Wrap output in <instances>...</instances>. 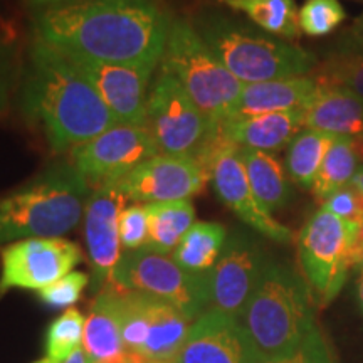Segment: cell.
<instances>
[{
	"label": "cell",
	"mask_w": 363,
	"mask_h": 363,
	"mask_svg": "<svg viewBox=\"0 0 363 363\" xmlns=\"http://www.w3.org/2000/svg\"><path fill=\"white\" fill-rule=\"evenodd\" d=\"M162 0H88L34 11L33 39L113 65L158 66L172 24Z\"/></svg>",
	"instance_id": "obj_1"
},
{
	"label": "cell",
	"mask_w": 363,
	"mask_h": 363,
	"mask_svg": "<svg viewBox=\"0 0 363 363\" xmlns=\"http://www.w3.org/2000/svg\"><path fill=\"white\" fill-rule=\"evenodd\" d=\"M19 106L54 152H71L120 125L98 91L65 54L38 39L30 43L22 66Z\"/></svg>",
	"instance_id": "obj_2"
},
{
	"label": "cell",
	"mask_w": 363,
	"mask_h": 363,
	"mask_svg": "<svg viewBox=\"0 0 363 363\" xmlns=\"http://www.w3.org/2000/svg\"><path fill=\"white\" fill-rule=\"evenodd\" d=\"M306 281L283 262H267L239 321L261 362L291 358L321 337Z\"/></svg>",
	"instance_id": "obj_3"
},
{
	"label": "cell",
	"mask_w": 363,
	"mask_h": 363,
	"mask_svg": "<svg viewBox=\"0 0 363 363\" xmlns=\"http://www.w3.org/2000/svg\"><path fill=\"white\" fill-rule=\"evenodd\" d=\"M93 187L71 162H57L0 197V246L62 238L79 224Z\"/></svg>",
	"instance_id": "obj_4"
},
{
	"label": "cell",
	"mask_w": 363,
	"mask_h": 363,
	"mask_svg": "<svg viewBox=\"0 0 363 363\" xmlns=\"http://www.w3.org/2000/svg\"><path fill=\"white\" fill-rule=\"evenodd\" d=\"M192 24L222 65L244 84L308 76L320 65L315 54L301 45L254 29L220 11L206 9Z\"/></svg>",
	"instance_id": "obj_5"
},
{
	"label": "cell",
	"mask_w": 363,
	"mask_h": 363,
	"mask_svg": "<svg viewBox=\"0 0 363 363\" xmlns=\"http://www.w3.org/2000/svg\"><path fill=\"white\" fill-rule=\"evenodd\" d=\"M160 65L184 86L212 125H220L233 115L244 83L203 43L192 21L172 19Z\"/></svg>",
	"instance_id": "obj_6"
},
{
	"label": "cell",
	"mask_w": 363,
	"mask_h": 363,
	"mask_svg": "<svg viewBox=\"0 0 363 363\" xmlns=\"http://www.w3.org/2000/svg\"><path fill=\"white\" fill-rule=\"evenodd\" d=\"M108 284L115 293L125 352L142 355L150 363L174 362L194 321L160 298Z\"/></svg>",
	"instance_id": "obj_7"
},
{
	"label": "cell",
	"mask_w": 363,
	"mask_h": 363,
	"mask_svg": "<svg viewBox=\"0 0 363 363\" xmlns=\"http://www.w3.org/2000/svg\"><path fill=\"white\" fill-rule=\"evenodd\" d=\"M355 222L340 219L323 207L305 222L298 235V257L313 301L326 306L342 291L353 264Z\"/></svg>",
	"instance_id": "obj_8"
},
{
	"label": "cell",
	"mask_w": 363,
	"mask_h": 363,
	"mask_svg": "<svg viewBox=\"0 0 363 363\" xmlns=\"http://www.w3.org/2000/svg\"><path fill=\"white\" fill-rule=\"evenodd\" d=\"M118 288L150 294L170 303L195 321L208 308L206 274H194L177 264L174 257L147 249L121 254L111 276Z\"/></svg>",
	"instance_id": "obj_9"
},
{
	"label": "cell",
	"mask_w": 363,
	"mask_h": 363,
	"mask_svg": "<svg viewBox=\"0 0 363 363\" xmlns=\"http://www.w3.org/2000/svg\"><path fill=\"white\" fill-rule=\"evenodd\" d=\"M143 126L162 155L192 157L216 125L199 110L184 86L160 67L150 86Z\"/></svg>",
	"instance_id": "obj_10"
},
{
	"label": "cell",
	"mask_w": 363,
	"mask_h": 363,
	"mask_svg": "<svg viewBox=\"0 0 363 363\" xmlns=\"http://www.w3.org/2000/svg\"><path fill=\"white\" fill-rule=\"evenodd\" d=\"M0 259V294L11 289L40 291L81 264L83 251L62 238H34L7 244Z\"/></svg>",
	"instance_id": "obj_11"
},
{
	"label": "cell",
	"mask_w": 363,
	"mask_h": 363,
	"mask_svg": "<svg viewBox=\"0 0 363 363\" xmlns=\"http://www.w3.org/2000/svg\"><path fill=\"white\" fill-rule=\"evenodd\" d=\"M162 155L145 126L115 125L93 140L71 150V163L91 187L118 182L150 158Z\"/></svg>",
	"instance_id": "obj_12"
},
{
	"label": "cell",
	"mask_w": 363,
	"mask_h": 363,
	"mask_svg": "<svg viewBox=\"0 0 363 363\" xmlns=\"http://www.w3.org/2000/svg\"><path fill=\"white\" fill-rule=\"evenodd\" d=\"M269 257L251 235L227 238L220 257L207 272L208 310L240 318L262 278Z\"/></svg>",
	"instance_id": "obj_13"
},
{
	"label": "cell",
	"mask_w": 363,
	"mask_h": 363,
	"mask_svg": "<svg viewBox=\"0 0 363 363\" xmlns=\"http://www.w3.org/2000/svg\"><path fill=\"white\" fill-rule=\"evenodd\" d=\"M59 51V49H57ZM83 78L98 91L120 125H145L147 98L157 66L113 65L76 52L61 51Z\"/></svg>",
	"instance_id": "obj_14"
},
{
	"label": "cell",
	"mask_w": 363,
	"mask_h": 363,
	"mask_svg": "<svg viewBox=\"0 0 363 363\" xmlns=\"http://www.w3.org/2000/svg\"><path fill=\"white\" fill-rule=\"evenodd\" d=\"M208 182L211 174L195 157L158 155L113 184L126 201L153 203L190 201L206 190Z\"/></svg>",
	"instance_id": "obj_15"
},
{
	"label": "cell",
	"mask_w": 363,
	"mask_h": 363,
	"mask_svg": "<svg viewBox=\"0 0 363 363\" xmlns=\"http://www.w3.org/2000/svg\"><path fill=\"white\" fill-rule=\"evenodd\" d=\"M126 197L113 182L94 187L84 208V238L91 262V286L94 291L111 281L113 271L121 259L120 216Z\"/></svg>",
	"instance_id": "obj_16"
},
{
	"label": "cell",
	"mask_w": 363,
	"mask_h": 363,
	"mask_svg": "<svg viewBox=\"0 0 363 363\" xmlns=\"http://www.w3.org/2000/svg\"><path fill=\"white\" fill-rule=\"evenodd\" d=\"M172 363H261L238 318L207 310L190 325Z\"/></svg>",
	"instance_id": "obj_17"
},
{
	"label": "cell",
	"mask_w": 363,
	"mask_h": 363,
	"mask_svg": "<svg viewBox=\"0 0 363 363\" xmlns=\"http://www.w3.org/2000/svg\"><path fill=\"white\" fill-rule=\"evenodd\" d=\"M211 182L217 197L225 203L244 224L251 229L274 240L288 244L293 240V233L288 227L279 224L269 212L264 211L254 197L249 185L246 170L239 157V148L229 143L217 153L211 169Z\"/></svg>",
	"instance_id": "obj_18"
},
{
	"label": "cell",
	"mask_w": 363,
	"mask_h": 363,
	"mask_svg": "<svg viewBox=\"0 0 363 363\" xmlns=\"http://www.w3.org/2000/svg\"><path fill=\"white\" fill-rule=\"evenodd\" d=\"M303 128H305L303 110L229 118L219 125L224 138L238 148H252L271 153L288 147Z\"/></svg>",
	"instance_id": "obj_19"
},
{
	"label": "cell",
	"mask_w": 363,
	"mask_h": 363,
	"mask_svg": "<svg viewBox=\"0 0 363 363\" xmlns=\"http://www.w3.org/2000/svg\"><path fill=\"white\" fill-rule=\"evenodd\" d=\"M303 111L306 128L363 138V99L350 91L318 81L316 93Z\"/></svg>",
	"instance_id": "obj_20"
},
{
	"label": "cell",
	"mask_w": 363,
	"mask_h": 363,
	"mask_svg": "<svg viewBox=\"0 0 363 363\" xmlns=\"http://www.w3.org/2000/svg\"><path fill=\"white\" fill-rule=\"evenodd\" d=\"M316 89L318 79L313 74L244 84L242 93L229 118L303 110Z\"/></svg>",
	"instance_id": "obj_21"
},
{
	"label": "cell",
	"mask_w": 363,
	"mask_h": 363,
	"mask_svg": "<svg viewBox=\"0 0 363 363\" xmlns=\"http://www.w3.org/2000/svg\"><path fill=\"white\" fill-rule=\"evenodd\" d=\"M239 157L242 160L254 197L257 199L264 211L272 214L291 201V182L288 179L284 163L279 160L276 153L239 148Z\"/></svg>",
	"instance_id": "obj_22"
},
{
	"label": "cell",
	"mask_w": 363,
	"mask_h": 363,
	"mask_svg": "<svg viewBox=\"0 0 363 363\" xmlns=\"http://www.w3.org/2000/svg\"><path fill=\"white\" fill-rule=\"evenodd\" d=\"M83 350L91 363L110 360L125 352L120 320L116 315L115 293L110 284L98 293L89 316L86 318Z\"/></svg>",
	"instance_id": "obj_23"
},
{
	"label": "cell",
	"mask_w": 363,
	"mask_h": 363,
	"mask_svg": "<svg viewBox=\"0 0 363 363\" xmlns=\"http://www.w3.org/2000/svg\"><path fill=\"white\" fill-rule=\"evenodd\" d=\"M148 239L143 249L158 254L174 252L194 225L195 208L190 201L147 203Z\"/></svg>",
	"instance_id": "obj_24"
},
{
	"label": "cell",
	"mask_w": 363,
	"mask_h": 363,
	"mask_svg": "<svg viewBox=\"0 0 363 363\" xmlns=\"http://www.w3.org/2000/svg\"><path fill=\"white\" fill-rule=\"evenodd\" d=\"M363 167V138L337 136L331 143L311 192L318 202H325L340 189L350 185Z\"/></svg>",
	"instance_id": "obj_25"
},
{
	"label": "cell",
	"mask_w": 363,
	"mask_h": 363,
	"mask_svg": "<svg viewBox=\"0 0 363 363\" xmlns=\"http://www.w3.org/2000/svg\"><path fill=\"white\" fill-rule=\"evenodd\" d=\"M225 240L227 230L219 222H194L172 257L182 269L194 274H206L216 266Z\"/></svg>",
	"instance_id": "obj_26"
},
{
	"label": "cell",
	"mask_w": 363,
	"mask_h": 363,
	"mask_svg": "<svg viewBox=\"0 0 363 363\" xmlns=\"http://www.w3.org/2000/svg\"><path fill=\"white\" fill-rule=\"evenodd\" d=\"M217 2L244 13L266 34L289 43L301 38L296 0H217Z\"/></svg>",
	"instance_id": "obj_27"
},
{
	"label": "cell",
	"mask_w": 363,
	"mask_h": 363,
	"mask_svg": "<svg viewBox=\"0 0 363 363\" xmlns=\"http://www.w3.org/2000/svg\"><path fill=\"white\" fill-rule=\"evenodd\" d=\"M337 136L316 130H301L288 145L286 172L289 179L303 190H311L320 174L326 152Z\"/></svg>",
	"instance_id": "obj_28"
},
{
	"label": "cell",
	"mask_w": 363,
	"mask_h": 363,
	"mask_svg": "<svg viewBox=\"0 0 363 363\" xmlns=\"http://www.w3.org/2000/svg\"><path fill=\"white\" fill-rule=\"evenodd\" d=\"M313 76L321 83L343 88L363 99V52L345 48L333 52L321 65H318Z\"/></svg>",
	"instance_id": "obj_29"
},
{
	"label": "cell",
	"mask_w": 363,
	"mask_h": 363,
	"mask_svg": "<svg viewBox=\"0 0 363 363\" xmlns=\"http://www.w3.org/2000/svg\"><path fill=\"white\" fill-rule=\"evenodd\" d=\"M84 316L76 308H67L45 331L44 357L56 363H65L83 343Z\"/></svg>",
	"instance_id": "obj_30"
},
{
	"label": "cell",
	"mask_w": 363,
	"mask_h": 363,
	"mask_svg": "<svg viewBox=\"0 0 363 363\" xmlns=\"http://www.w3.org/2000/svg\"><path fill=\"white\" fill-rule=\"evenodd\" d=\"M347 19V12L338 0H306L299 9L301 33L320 38L333 33Z\"/></svg>",
	"instance_id": "obj_31"
},
{
	"label": "cell",
	"mask_w": 363,
	"mask_h": 363,
	"mask_svg": "<svg viewBox=\"0 0 363 363\" xmlns=\"http://www.w3.org/2000/svg\"><path fill=\"white\" fill-rule=\"evenodd\" d=\"M89 283L91 278L86 272H69L65 278L56 281L48 288L40 289L39 298L49 308H71L79 301L81 294H83L86 286Z\"/></svg>",
	"instance_id": "obj_32"
},
{
	"label": "cell",
	"mask_w": 363,
	"mask_h": 363,
	"mask_svg": "<svg viewBox=\"0 0 363 363\" xmlns=\"http://www.w3.org/2000/svg\"><path fill=\"white\" fill-rule=\"evenodd\" d=\"M148 239L147 206L133 203L125 207L120 216V240L126 251L142 249Z\"/></svg>",
	"instance_id": "obj_33"
},
{
	"label": "cell",
	"mask_w": 363,
	"mask_h": 363,
	"mask_svg": "<svg viewBox=\"0 0 363 363\" xmlns=\"http://www.w3.org/2000/svg\"><path fill=\"white\" fill-rule=\"evenodd\" d=\"M22 66L16 45L0 40V111L7 110L17 83H21Z\"/></svg>",
	"instance_id": "obj_34"
},
{
	"label": "cell",
	"mask_w": 363,
	"mask_h": 363,
	"mask_svg": "<svg viewBox=\"0 0 363 363\" xmlns=\"http://www.w3.org/2000/svg\"><path fill=\"white\" fill-rule=\"evenodd\" d=\"M325 211L331 212L340 219L347 222H355V224H363V206L360 197L350 185L340 189L331 197L323 202Z\"/></svg>",
	"instance_id": "obj_35"
},
{
	"label": "cell",
	"mask_w": 363,
	"mask_h": 363,
	"mask_svg": "<svg viewBox=\"0 0 363 363\" xmlns=\"http://www.w3.org/2000/svg\"><path fill=\"white\" fill-rule=\"evenodd\" d=\"M261 363H331V360L328 357V350H326L325 347L323 337H320L291 358H284V360H269Z\"/></svg>",
	"instance_id": "obj_36"
},
{
	"label": "cell",
	"mask_w": 363,
	"mask_h": 363,
	"mask_svg": "<svg viewBox=\"0 0 363 363\" xmlns=\"http://www.w3.org/2000/svg\"><path fill=\"white\" fill-rule=\"evenodd\" d=\"M345 39H347V45L345 48L357 49V51L363 52V12L348 27V30L345 33Z\"/></svg>",
	"instance_id": "obj_37"
},
{
	"label": "cell",
	"mask_w": 363,
	"mask_h": 363,
	"mask_svg": "<svg viewBox=\"0 0 363 363\" xmlns=\"http://www.w3.org/2000/svg\"><path fill=\"white\" fill-rule=\"evenodd\" d=\"M24 2L34 11H40V9L56 7V6H67V4H78V2H88V0H24Z\"/></svg>",
	"instance_id": "obj_38"
},
{
	"label": "cell",
	"mask_w": 363,
	"mask_h": 363,
	"mask_svg": "<svg viewBox=\"0 0 363 363\" xmlns=\"http://www.w3.org/2000/svg\"><path fill=\"white\" fill-rule=\"evenodd\" d=\"M98 363H150V362L142 355H136V353H131V352H123L120 353V355L110 358V360L98 362Z\"/></svg>",
	"instance_id": "obj_39"
},
{
	"label": "cell",
	"mask_w": 363,
	"mask_h": 363,
	"mask_svg": "<svg viewBox=\"0 0 363 363\" xmlns=\"http://www.w3.org/2000/svg\"><path fill=\"white\" fill-rule=\"evenodd\" d=\"M350 187H352L353 190H355L358 197H360L362 206H363V167H362L360 170L357 172V175L353 177V179H352V182H350Z\"/></svg>",
	"instance_id": "obj_40"
},
{
	"label": "cell",
	"mask_w": 363,
	"mask_h": 363,
	"mask_svg": "<svg viewBox=\"0 0 363 363\" xmlns=\"http://www.w3.org/2000/svg\"><path fill=\"white\" fill-rule=\"evenodd\" d=\"M65 363H91L89 358L86 357V353L83 348H79V350H76L72 355L67 358V360Z\"/></svg>",
	"instance_id": "obj_41"
},
{
	"label": "cell",
	"mask_w": 363,
	"mask_h": 363,
	"mask_svg": "<svg viewBox=\"0 0 363 363\" xmlns=\"http://www.w3.org/2000/svg\"><path fill=\"white\" fill-rule=\"evenodd\" d=\"M358 299H360V305L363 310V278L360 279V283H358Z\"/></svg>",
	"instance_id": "obj_42"
},
{
	"label": "cell",
	"mask_w": 363,
	"mask_h": 363,
	"mask_svg": "<svg viewBox=\"0 0 363 363\" xmlns=\"http://www.w3.org/2000/svg\"><path fill=\"white\" fill-rule=\"evenodd\" d=\"M34 363H56V362H52V360H49V358H40V360H38V362H34Z\"/></svg>",
	"instance_id": "obj_43"
},
{
	"label": "cell",
	"mask_w": 363,
	"mask_h": 363,
	"mask_svg": "<svg viewBox=\"0 0 363 363\" xmlns=\"http://www.w3.org/2000/svg\"><path fill=\"white\" fill-rule=\"evenodd\" d=\"M360 271H362V278H363V262H362V266H360Z\"/></svg>",
	"instance_id": "obj_44"
}]
</instances>
